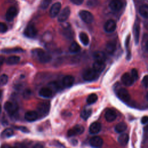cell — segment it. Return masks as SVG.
<instances>
[{"label": "cell", "mask_w": 148, "mask_h": 148, "mask_svg": "<svg viewBox=\"0 0 148 148\" xmlns=\"http://www.w3.org/2000/svg\"><path fill=\"white\" fill-rule=\"evenodd\" d=\"M17 13V9L14 6H11L9 8L6 13V19L8 21H12L14 18L16 17Z\"/></svg>", "instance_id": "obj_12"}, {"label": "cell", "mask_w": 148, "mask_h": 148, "mask_svg": "<svg viewBox=\"0 0 148 148\" xmlns=\"http://www.w3.org/2000/svg\"><path fill=\"white\" fill-rule=\"evenodd\" d=\"M147 43H148V36L147 34H145L142 38L141 46H142V49L143 51L146 53L147 51V46H148Z\"/></svg>", "instance_id": "obj_32"}, {"label": "cell", "mask_w": 148, "mask_h": 148, "mask_svg": "<svg viewBox=\"0 0 148 148\" xmlns=\"http://www.w3.org/2000/svg\"><path fill=\"white\" fill-rule=\"evenodd\" d=\"M4 109L10 115H13L17 113L18 106L14 102H6L4 105Z\"/></svg>", "instance_id": "obj_5"}, {"label": "cell", "mask_w": 148, "mask_h": 148, "mask_svg": "<svg viewBox=\"0 0 148 148\" xmlns=\"http://www.w3.org/2000/svg\"><path fill=\"white\" fill-rule=\"evenodd\" d=\"M117 97L122 101L127 102H128L130 99V95L128 92V91L124 88H121L117 91Z\"/></svg>", "instance_id": "obj_8"}, {"label": "cell", "mask_w": 148, "mask_h": 148, "mask_svg": "<svg viewBox=\"0 0 148 148\" xmlns=\"http://www.w3.org/2000/svg\"><path fill=\"white\" fill-rule=\"evenodd\" d=\"M1 95H2V91L1 90H0V97H1Z\"/></svg>", "instance_id": "obj_50"}, {"label": "cell", "mask_w": 148, "mask_h": 148, "mask_svg": "<svg viewBox=\"0 0 148 148\" xmlns=\"http://www.w3.org/2000/svg\"><path fill=\"white\" fill-rule=\"evenodd\" d=\"M94 58L95 60V61H101L104 62L106 60V55L102 51H96L94 53Z\"/></svg>", "instance_id": "obj_25"}, {"label": "cell", "mask_w": 148, "mask_h": 148, "mask_svg": "<svg viewBox=\"0 0 148 148\" xmlns=\"http://www.w3.org/2000/svg\"><path fill=\"white\" fill-rule=\"evenodd\" d=\"M105 118L107 121L112 122L117 118V114L114 110L107 109L105 113Z\"/></svg>", "instance_id": "obj_16"}, {"label": "cell", "mask_w": 148, "mask_h": 148, "mask_svg": "<svg viewBox=\"0 0 148 148\" xmlns=\"http://www.w3.org/2000/svg\"><path fill=\"white\" fill-rule=\"evenodd\" d=\"M8 30L7 25L3 23H0V33H4Z\"/></svg>", "instance_id": "obj_40"}, {"label": "cell", "mask_w": 148, "mask_h": 148, "mask_svg": "<svg viewBox=\"0 0 148 148\" xmlns=\"http://www.w3.org/2000/svg\"><path fill=\"white\" fill-rule=\"evenodd\" d=\"M23 97L25 99H28L31 95V91L29 89H26L23 92Z\"/></svg>", "instance_id": "obj_41"}, {"label": "cell", "mask_w": 148, "mask_h": 148, "mask_svg": "<svg viewBox=\"0 0 148 148\" xmlns=\"http://www.w3.org/2000/svg\"><path fill=\"white\" fill-rule=\"evenodd\" d=\"M80 18L86 23H91L94 20V16L91 13L87 10H81L79 13Z\"/></svg>", "instance_id": "obj_4"}, {"label": "cell", "mask_w": 148, "mask_h": 148, "mask_svg": "<svg viewBox=\"0 0 148 148\" xmlns=\"http://www.w3.org/2000/svg\"><path fill=\"white\" fill-rule=\"evenodd\" d=\"M14 134L13 130L12 128H6L5 129L1 134V136L3 138H9L12 136H13Z\"/></svg>", "instance_id": "obj_34"}, {"label": "cell", "mask_w": 148, "mask_h": 148, "mask_svg": "<svg viewBox=\"0 0 148 148\" xmlns=\"http://www.w3.org/2000/svg\"><path fill=\"white\" fill-rule=\"evenodd\" d=\"M33 56L38 61L43 64L49 62L51 59V57L49 53L40 49L33 50Z\"/></svg>", "instance_id": "obj_1"}, {"label": "cell", "mask_w": 148, "mask_h": 148, "mask_svg": "<svg viewBox=\"0 0 148 148\" xmlns=\"http://www.w3.org/2000/svg\"><path fill=\"white\" fill-rule=\"evenodd\" d=\"M62 34L64 36L68 39H72L73 36V32L70 25L67 24L63 28Z\"/></svg>", "instance_id": "obj_20"}, {"label": "cell", "mask_w": 148, "mask_h": 148, "mask_svg": "<svg viewBox=\"0 0 148 148\" xmlns=\"http://www.w3.org/2000/svg\"><path fill=\"white\" fill-rule=\"evenodd\" d=\"M97 0H87V5L89 6L92 7L96 6L97 5Z\"/></svg>", "instance_id": "obj_42"}, {"label": "cell", "mask_w": 148, "mask_h": 148, "mask_svg": "<svg viewBox=\"0 0 148 148\" xmlns=\"http://www.w3.org/2000/svg\"><path fill=\"white\" fill-rule=\"evenodd\" d=\"M140 35V27L138 23H135L134 26V36L135 44L137 45L139 42Z\"/></svg>", "instance_id": "obj_24"}, {"label": "cell", "mask_w": 148, "mask_h": 148, "mask_svg": "<svg viewBox=\"0 0 148 148\" xmlns=\"http://www.w3.org/2000/svg\"><path fill=\"white\" fill-rule=\"evenodd\" d=\"M49 85L50 86V88H53L55 90H57L60 89V85L58 82H53L49 84Z\"/></svg>", "instance_id": "obj_39"}, {"label": "cell", "mask_w": 148, "mask_h": 148, "mask_svg": "<svg viewBox=\"0 0 148 148\" xmlns=\"http://www.w3.org/2000/svg\"><path fill=\"white\" fill-rule=\"evenodd\" d=\"M129 140V136L127 134H122L118 137V142L121 146H125L127 144Z\"/></svg>", "instance_id": "obj_27"}, {"label": "cell", "mask_w": 148, "mask_h": 148, "mask_svg": "<svg viewBox=\"0 0 148 148\" xmlns=\"http://www.w3.org/2000/svg\"><path fill=\"white\" fill-rule=\"evenodd\" d=\"M109 6L112 11L118 12L121 9L123 3L120 0H112L109 3Z\"/></svg>", "instance_id": "obj_14"}, {"label": "cell", "mask_w": 148, "mask_h": 148, "mask_svg": "<svg viewBox=\"0 0 148 148\" xmlns=\"http://www.w3.org/2000/svg\"><path fill=\"white\" fill-rule=\"evenodd\" d=\"M1 110H2V108H1V105L0 104V113L1 112Z\"/></svg>", "instance_id": "obj_49"}, {"label": "cell", "mask_w": 148, "mask_h": 148, "mask_svg": "<svg viewBox=\"0 0 148 148\" xmlns=\"http://www.w3.org/2000/svg\"><path fill=\"white\" fill-rule=\"evenodd\" d=\"M127 128V124L125 123L121 122L118 123L116 125V126L115 127V131L117 133H122L126 130Z\"/></svg>", "instance_id": "obj_31"}, {"label": "cell", "mask_w": 148, "mask_h": 148, "mask_svg": "<svg viewBox=\"0 0 148 148\" xmlns=\"http://www.w3.org/2000/svg\"><path fill=\"white\" fill-rule=\"evenodd\" d=\"M99 75V73H97L92 68H88L86 69L83 73V78L86 81H92L96 79Z\"/></svg>", "instance_id": "obj_3"}, {"label": "cell", "mask_w": 148, "mask_h": 148, "mask_svg": "<svg viewBox=\"0 0 148 148\" xmlns=\"http://www.w3.org/2000/svg\"><path fill=\"white\" fill-rule=\"evenodd\" d=\"M101 130V124L100 123L95 121L92 123L89 127V132L91 134H97Z\"/></svg>", "instance_id": "obj_18"}, {"label": "cell", "mask_w": 148, "mask_h": 148, "mask_svg": "<svg viewBox=\"0 0 148 148\" xmlns=\"http://www.w3.org/2000/svg\"><path fill=\"white\" fill-rule=\"evenodd\" d=\"M71 14L70 8L68 6L64 8L58 16V21L60 23L65 22L69 17Z\"/></svg>", "instance_id": "obj_9"}, {"label": "cell", "mask_w": 148, "mask_h": 148, "mask_svg": "<svg viewBox=\"0 0 148 148\" xmlns=\"http://www.w3.org/2000/svg\"><path fill=\"white\" fill-rule=\"evenodd\" d=\"M5 53H20L23 51V50L20 48H12V49H6L2 50Z\"/></svg>", "instance_id": "obj_36"}, {"label": "cell", "mask_w": 148, "mask_h": 148, "mask_svg": "<svg viewBox=\"0 0 148 148\" xmlns=\"http://www.w3.org/2000/svg\"><path fill=\"white\" fill-rule=\"evenodd\" d=\"M134 80L135 82L138 78V73L136 69H132L131 71V73L130 74Z\"/></svg>", "instance_id": "obj_38"}, {"label": "cell", "mask_w": 148, "mask_h": 148, "mask_svg": "<svg viewBox=\"0 0 148 148\" xmlns=\"http://www.w3.org/2000/svg\"><path fill=\"white\" fill-rule=\"evenodd\" d=\"M4 60H5L4 57H3L2 56H0V67L2 65V64L4 62Z\"/></svg>", "instance_id": "obj_47"}, {"label": "cell", "mask_w": 148, "mask_h": 148, "mask_svg": "<svg viewBox=\"0 0 148 148\" xmlns=\"http://www.w3.org/2000/svg\"><path fill=\"white\" fill-rule=\"evenodd\" d=\"M80 46L76 42H72L69 47V50L72 53H78L79 51H80Z\"/></svg>", "instance_id": "obj_29"}, {"label": "cell", "mask_w": 148, "mask_h": 148, "mask_svg": "<svg viewBox=\"0 0 148 148\" xmlns=\"http://www.w3.org/2000/svg\"><path fill=\"white\" fill-rule=\"evenodd\" d=\"M43 146L40 145H36L35 146H34V147H42Z\"/></svg>", "instance_id": "obj_48"}, {"label": "cell", "mask_w": 148, "mask_h": 148, "mask_svg": "<svg viewBox=\"0 0 148 148\" xmlns=\"http://www.w3.org/2000/svg\"><path fill=\"white\" fill-rule=\"evenodd\" d=\"M39 94L40 96L44 98H49L52 96L53 92L50 88L49 87H43L42 88L39 92Z\"/></svg>", "instance_id": "obj_23"}, {"label": "cell", "mask_w": 148, "mask_h": 148, "mask_svg": "<svg viewBox=\"0 0 148 148\" xmlns=\"http://www.w3.org/2000/svg\"><path fill=\"white\" fill-rule=\"evenodd\" d=\"M89 143L92 147H100L103 145V139L98 136H95L90 139Z\"/></svg>", "instance_id": "obj_13"}, {"label": "cell", "mask_w": 148, "mask_h": 148, "mask_svg": "<svg viewBox=\"0 0 148 148\" xmlns=\"http://www.w3.org/2000/svg\"><path fill=\"white\" fill-rule=\"evenodd\" d=\"M50 107V102L48 101H43L39 102L36 106L37 113L38 116L43 117L46 116L49 112Z\"/></svg>", "instance_id": "obj_2"}, {"label": "cell", "mask_w": 148, "mask_h": 148, "mask_svg": "<svg viewBox=\"0 0 148 148\" xmlns=\"http://www.w3.org/2000/svg\"><path fill=\"white\" fill-rule=\"evenodd\" d=\"M73 4L76 5H80L82 4L84 0H70Z\"/></svg>", "instance_id": "obj_44"}, {"label": "cell", "mask_w": 148, "mask_h": 148, "mask_svg": "<svg viewBox=\"0 0 148 148\" xmlns=\"http://www.w3.org/2000/svg\"><path fill=\"white\" fill-rule=\"evenodd\" d=\"M92 68L99 74L101 73L105 68V64L104 62L95 61L92 66Z\"/></svg>", "instance_id": "obj_21"}, {"label": "cell", "mask_w": 148, "mask_h": 148, "mask_svg": "<svg viewBox=\"0 0 148 148\" xmlns=\"http://www.w3.org/2000/svg\"><path fill=\"white\" fill-rule=\"evenodd\" d=\"M8 82V76L6 74H3L0 76V86H5Z\"/></svg>", "instance_id": "obj_37"}, {"label": "cell", "mask_w": 148, "mask_h": 148, "mask_svg": "<svg viewBox=\"0 0 148 148\" xmlns=\"http://www.w3.org/2000/svg\"><path fill=\"white\" fill-rule=\"evenodd\" d=\"M20 60V57L17 56H12L9 57L6 60V63L8 65H15L17 64L19 62Z\"/></svg>", "instance_id": "obj_26"}, {"label": "cell", "mask_w": 148, "mask_h": 148, "mask_svg": "<svg viewBox=\"0 0 148 148\" xmlns=\"http://www.w3.org/2000/svg\"><path fill=\"white\" fill-rule=\"evenodd\" d=\"M121 82L125 86H130L134 83L135 81L130 73H125L121 76Z\"/></svg>", "instance_id": "obj_15"}, {"label": "cell", "mask_w": 148, "mask_h": 148, "mask_svg": "<svg viewBox=\"0 0 148 148\" xmlns=\"http://www.w3.org/2000/svg\"><path fill=\"white\" fill-rule=\"evenodd\" d=\"M74 80V77L72 76L66 75L62 79V85L64 87H69L73 85Z\"/></svg>", "instance_id": "obj_19"}, {"label": "cell", "mask_w": 148, "mask_h": 148, "mask_svg": "<svg viewBox=\"0 0 148 148\" xmlns=\"http://www.w3.org/2000/svg\"><path fill=\"white\" fill-rule=\"evenodd\" d=\"M79 39L81 42L85 46H87L89 43V38L88 35L83 32H82L79 34Z\"/></svg>", "instance_id": "obj_30"}, {"label": "cell", "mask_w": 148, "mask_h": 148, "mask_svg": "<svg viewBox=\"0 0 148 148\" xmlns=\"http://www.w3.org/2000/svg\"><path fill=\"white\" fill-rule=\"evenodd\" d=\"M142 83L143 84V86L147 88V75H145L142 81Z\"/></svg>", "instance_id": "obj_43"}, {"label": "cell", "mask_w": 148, "mask_h": 148, "mask_svg": "<svg viewBox=\"0 0 148 148\" xmlns=\"http://www.w3.org/2000/svg\"><path fill=\"white\" fill-rule=\"evenodd\" d=\"M98 99V97L95 94H91L88 95L87 99V103L88 105H91L94 103Z\"/></svg>", "instance_id": "obj_35"}, {"label": "cell", "mask_w": 148, "mask_h": 148, "mask_svg": "<svg viewBox=\"0 0 148 148\" xmlns=\"http://www.w3.org/2000/svg\"><path fill=\"white\" fill-rule=\"evenodd\" d=\"M139 14L143 17L147 18L148 16V6L146 4H144L142 5L139 10Z\"/></svg>", "instance_id": "obj_28"}, {"label": "cell", "mask_w": 148, "mask_h": 148, "mask_svg": "<svg viewBox=\"0 0 148 148\" xmlns=\"http://www.w3.org/2000/svg\"><path fill=\"white\" fill-rule=\"evenodd\" d=\"M38 114L35 111H28L25 113L24 118L29 122H32L36 120L38 118Z\"/></svg>", "instance_id": "obj_17"}, {"label": "cell", "mask_w": 148, "mask_h": 148, "mask_svg": "<svg viewBox=\"0 0 148 148\" xmlns=\"http://www.w3.org/2000/svg\"><path fill=\"white\" fill-rule=\"evenodd\" d=\"M24 35L29 38H34L37 34V29L34 24H29L25 29Z\"/></svg>", "instance_id": "obj_6"}, {"label": "cell", "mask_w": 148, "mask_h": 148, "mask_svg": "<svg viewBox=\"0 0 148 148\" xmlns=\"http://www.w3.org/2000/svg\"><path fill=\"white\" fill-rule=\"evenodd\" d=\"M61 4L60 2H56L54 3H53L51 6V8L50 9V16L51 17H55L56 16H57L61 9Z\"/></svg>", "instance_id": "obj_10"}, {"label": "cell", "mask_w": 148, "mask_h": 148, "mask_svg": "<svg viewBox=\"0 0 148 148\" xmlns=\"http://www.w3.org/2000/svg\"><path fill=\"white\" fill-rule=\"evenodd\" d=\"M91 113H92V110L91 109H84L82 111V112L80 113V116L83 120H86L90 117V116L91 114Z\"/></svg>", "instance_id": "obj_33"}, {"label": "cell", "mask_w": 148, "mask_h": 148, "mask_svg": "<svg viewBox=\"0 0 148 148\" xmlns=\"http://www.w3.org/2000/svg\"><path fill=\"white\" fill-rule=\"evenodd\" d=\"M84 131V128L81 125L77 124L68 130V135L69 136H73L77 135H80Z\"/></svg>", "instance_id": "obj_7"}, {"label": "cell", "mask_w": 148, "mask_h": 148, "mask_svg": "<svg viewBox=\"0 0 148 148\" xmlns=\"http://www.w3.org/2000/svg\"><path fill=\"white\" fill-rule=\"evenodd\" d=\"M16 128H17V130H20V131H21L24 132H28V129L26 127H16Z\"/></svg>", "instance_id": "obj_46"}, {"label": "cell", "mask_w": 148, "mask_h": 148, "mask_svg": "<svg viewBox=\"0 0 148 148\" xmlns=\"http://www.w3.org/2000/svg\"><path fill=\"white\" fill-rule=\"evenodd\" d=\"M116 28V22L113 20H108L104 25V29L108 33H112L115 31Z\"/></svg>", "instance_id": "obj_11"}, {"label": "cell", "mask_w": 148, "mask_h": 148, "mask_svg": "<svg viewBox=\"0 0 148 148\" xmlns=\"http://www.w3.org/2000/svg\"><path fill=\"white\" fill-rule=\"evenodd\" d=\"M106 52L109 54H113L116 50V43L114 41H109L107 43L105 47Z\"/></svg>", "instance_id": "obj_22"}, {"label": "cell", "mask_w": 148, "mask_h": 148, "mask_svg": "<svg viewBox=\"0 0 148 148\" xmlns=\"http://www.w3.org/2000/svg\"><path fill=\"white\" fill-rule=\"evenodd\" d=\"M147 121H148V117L147 116H145L141 119V123L142 124H146L147 123Z\"/></svg>", "instance_id": "obj_45"}]
</instances>
